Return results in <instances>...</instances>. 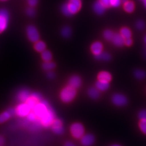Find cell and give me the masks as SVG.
<instances>
[{
    "mask_svg": "<svg viewBox=\"0 0 146 146\" xmlns=\"http://www.w3.org/2000/svg\"><path fill=\"white\" fill-rule=\"evenodd\" d=\"M88 95L91 98L97 99L100 96L99 90L96 88L92 87L88 90Z\"/></svg>",
    "mask_w": 146,
    "mask_h": 146,
    "instance_id": "19",
    "label": "cell"
},
{
    "mask_svg": "<svg viewBox=\"0 0 146 146\" xmlns=\"http://www.w3.org/2000/svg\"><path fill=\"white\" fill-rule=\"evenodd\" d=\"M64 146H76L73 143L71 142H67L65 144H64Z\"/></svg>",
    "mask_w": 146,
    "mask_h": 146,
    "instance_id": "40",
    "label": "cell"
},
{
    "mask_svg": "<svg viewBox=\"0 0 146 146\" xmlns=\"http://www.w3.org/2000/svg\"><path fill=\"white\" fill-rule=\"evenodd\" d=\"M112 102L117 106H123L127 104V99L122 94H116L112 97Z\"/></svg>",
    "mask_w": 146,
    "mask_h": 146,
    "instance_id": "9",
    "label": "cell"
},
{
    "mask_svg": "<svg viewBox=\"0 0 146 146\" xmlns=\"http://www.w3.org/2000/svg\"><path fill=\"white\" fill-rule=\"evenodd\" d=\"M106 7L103 5L99 1L96 2L94 5V10L98 14H102L105 11Z\"/></svg>",
    "mask_w": 146,
    "mask_h": 146,
    "instance_id": "17",
    "label": "cell"
},
{
    "mask_svg": "<svg viewBox=\"0 0 146 146\" xmlns=\"http://www.w3.org/2000/svg\"><path fill=\"white\" fill-rule=\"evenodd\" d=\"M31 108L26 103H22L19 104L16 108V114L20 117H25L29 114L31 111Z\"/></svg>",
    "mask_w": 146,
    "mask_h": 146,
    "instance_id": "7",
    "label": "cell"
},
{
    "mask_svg": "<svg viewBox=\"0 0 146 146\" xmlns=\"http://www.w3.org/2000/svg\"><path fill=\"white\" fill-rule=\"evenodd\" d=\"M136 26H137V28H138L139 29L142 30V29H143L144 28V27H145V23H144V22H143V21H138L137 23Z\"/></svg>",
    "mask_w": 146,
    "mask_h": 146,
    "instance_id": "35",
    "label": "cell"
},
{
    "mask_svg": "<svg viewBox=\"0 0 146 146\" xmlns=\"http://www.w3.org/2000/svg\"><path fill=\"white\" fill-rule=\"evenodd\" d=\"M121 3V0H110V7H118Z\"/></svg>",
    "mask_w": 146,
    "mask_h": 146,
    "instance_id": "31",
    "label": "cell"
},
{
    "mask_svg": "<svg viewBox=\"0 0 146 146\" xmlns=\"http://www.w3.org/2000/svg\"><path fill=\"white\" fill-rule=\"evenodd\" d=\"M27 14H28V15L33 17V16L35 15V10L32 7H31V8H29L27 9Z\"/></svg>",
    "mask_w": 146,
    "mask_h": 146,
    "instance_id": "33",
    "label": "cell"
},
{
    "mask_svg": "<svg viewBox=\"0 0 146 146\" xmlns=\"http://www.w3.org/2000/svg\"><path fill=\"white\" fill-rule=\"evenodd\" d=\"M43 68L46 70H51L55 67V64L54 63L51 61L45 62L42 65Z\"/></svg>",
    "mask_w": 146,
    "mask_h": 146,
    "instance_id": "26",
    "label": "cell"
},
{
    "mask_svg": "<svg viewBox=\"0 0 146 146\" xmlns=\"http://www.w3.org/2000/svg\"><path fill=\"white\" fill-rule=\"evenodd\" d=\"M81 79L76 75H74L71 77L69 80V86L73 87L74 88L77 89L79 88L81 85Z\"/></svg>",
    "mask_w": 146,
    "mask_h": 146,
    "instance_id": "12",
    "label": "cell"
},
{
    "mask_svg": "<svg viewBox=\"0 0 146 146\" xmlns=\"http://www.w3.org/2000/svg\"><path fill=\"white\" fill-rule=\"evenodd\" d=\"M139 117L141 120H146V110H142L140 111Z\"/></svg>",
    "mask_w": 146,
    "mask_h": 146,
    "instance_id": "32",
    "label": "cell"
},
{
    "mask_svg": "<svg viewBox=\"0 0 146 146\" xmlns=\"http://www.w3.org/2000/svg\"><path fill=\"white\" fill-rule=\"evenodd\" d=\"M52 129L54 133L58 135H61L64 132L62 121L59 119H55L52 124Z\"/></svg>",
    "mask_w": 146,
    "mask_h": 146,
    "instance_id": "10",
    "label": "cell"
},
{
    "mask_svg": "<svg viewBox=\"0 0 146 146\" xmlns=\"http://www.w3.org/2000/svg\"><path fill=\"white\" fill-rule=\"evenodd\" d=\"M96 88L99 89L100 91H105L107 90L110 87V84L108 82H102L100 81H98L96 83Z\"/></svg>",
    "mask_w": 146,
    "mask_h": 146,
    "instance_id": "20",
    "label": "cell"
},
{
    "mask_svg": "<svg viewBox=\"0 0 146 146\" xmlns=\"http://www.w3.org/2000/svg\"><path fill=\"white\" fill-rule=\"evenodd\" d=\"M30 95L31 93L29 90L27 89H22L17 94V99L22 102H26Z\"/></svg>",
    "mask_w": 146,
    "mask_h": 146,
    "instance_id": "14",
    "label": "cell"
},
{
    "mask_svg": "<svg viewBox=\"0 0 146 146\" xmlns=\"http://www.w3.org/2000/svg\"><path fill=\"white\" fill-rule=\"evenodd\" d=\"M11 116L10 112L7 110L0 114V123H3L8 120Z\"/></svg>",
    "mask_w": 146,
    "mask_h": 146,
    "instance_id": "23",
    "label": "cell"
},
{
    "mask_svg": "<svg viewBox=\"0 0 146 146\" xmlns=\"http://www.w3.org/2000/svg\"><path fill=\"white\" fill-rule=\"evenodd\" d=\"M127 1H128V0H121V2H122V3H125Z\"/></svg>",
    "mask_w": 146,
    "mask_h": 146,
    "instance_id": "41",
    "label": "cell"
},
{
    "mask_svg": "<svg viewBox=\"0 0 146 146\" xmlns=\"http://www.w3.org/2000/svg\"><path fill=\"white\" fill-rule=\"evenodd\" d=\"M47 76H48V77L49 78H54V77H55V74H54V73L52 72H49L48 74H47Z\"/></svg>",
    "mask_w": 146,
    "mask_h": 146,
    "instance_id": "38",
    "label": "cell"
},
{
    "mask_svg": "<svg viewBox=\"0 0 146 146\" xmlns=\"http://www.w3.org/2000/svg\"><path fill=\"white\" fill-rule=\"evenodd\" d=\"M103 45L100 42H95L93 43L91 46V50L95 56L98 55L102 52Z\"/></svg>",
    "mask_w": 146,
    "mask_h": 146,
    "instance_id": "13",
    "label": "cell"
},
{
    "mask_svg": "<svg viewBox=\"0 0 146 146\" xmlns=\"http://www.w3.org/2000/svg\"><path fill=\"white\" fill-rule=\"evenodd\" d=\"M42 58L45 62L50 61L52 58V55L51 52L46 50H44L42 52Z\"/></svg>",
    "mask_w": 146,
    "mask_h": 146,
    "instance_id": "25",
    "label": "cell"
},
{
    "mask_svg": "<svg viewBox=\"0 0 146 146\" xmlns=\"http://www.w3.org/2000/svg\"><path fill=\"white\" fill-rule=\"evenodd\" d=\"M145 42H146V37H145Z\"/></svg>",
    "mask_w": 146,
    "mask_h": 146,
    "instance_id": "45",
    "label": "cell"
},
{
    "mask_svg": "<svg viewBox=\"0 0 146 146\" xmlns=\"http://www.w3.org/2000/svg\"><path fill=\"white\" fill-rule=\"evenodd\" d=\"M134 74L136 78L138 79H143L146 77V73L141 70H136Z\"/></svg>",
    "mask_w": 146,
    "mask_h": 146,
    "instance_id": "29",
    "label": "cell"
},
{
    "mask_svg": "<svg viewBox=\"0 0 146 146\" xmlns=\"http://www.w3.org/2000/svg\"><path fill=\"white\" fill-rule=\"evenodd\" d=\"M5 141L3 137L2 136H0V146H5Z\"/></svg>",
    "mask_w": 146,
    "mask_h": 146,
    "instance_id": "39",
    "label": "cell"
},
{
    "mask_svg": "<svg viewBox=\"0 0 146 146\" xmlns=\"http://www.w3.org/2000/svg\"><path fill=\"white\" fill-rule=\"evenodd\" d=\"M1 1H7V0H0Z\"/></svg>",
    "mask_w": 146,
    "mask_h": 146,
    "instance_id": "44",
    "label": "cell"
},
{
    "mask_svg": "<svg viewBox=\"0 0 146 146\" xmlns=\"http://www.w3.org/2000/svg\"><path fill=\"white\" fill-rule=\"evenodd\" d=\"M38 0H28V3L31 7L36 5Z\"/></svg>",
    "mask_w": 146,
    "mask_h": 146,
    "instance_id": "36",
    "label": "cell"
},
{
    "mask_svg": "<svg viewBox=\"0 0 146 146\" xmlns=\"http://www.w3.org/2000/svg\"><path fill=\"white\" fill-rule=\"evenodd\" d=\"M133 43V41L131 38L125 39V44L127 46H130Z\"/></svg>",
    "mask_w": 146,
    "mask_h": 146,
    "instance_id": "37",
    "label": "cell"
},
{
    "mask_svg": "<svg viewBox=\"0 0 146 146\" xmlns=\"http://www.w3.org/2000/svg\"><path fill=\"white\" fill-rule=\"evenodd\" d=\"M70 131L73 137L76 139H81L84 135V128L80 123H74L70 127Z\"/></svg>",
    "mask_w": 146,
    "mask_h": 146,
    "instance_id": "3",
    "label": "cell"
},
{
    "mask_svg": "<svg viewBox=\"0 0 146 146\" xmlns=\"http://www.w3.org/2000/svg\"><path fill=\"white\" fill-rule=\"evenodd\" d=\"M95 142V137L92 134H87L81 138V143L84 146H91Z\"/></svg>",
    "mask_w": 146,
    "mask_h": 146,
    "instance_id": "11",
    "label": "cell"
},
{
    "mask_svg": "<svg viewBox=\"0 0 146 146\" xmlns=\"http://www.w3.org/2000/svg\"><path fill=\"white\" fill-rule=\"evenodd\" d=\"M68 11L70 15H73L78 12L81 7V0H69L66 3Z\"/></svg>",
    "mask_w": 146,
    "mask_h": 146,
    "instance_id": "4",
    "label": "cell"
},
{
    "mask_svg": "<svg viewBox=\"0 0 146 146\" xmlns=\"http://www.w3.org/2000/svg\"><path fill=\"white\" fill-rule=\"evenodd\" d=\"M99 1L106 8L110 7V0H99Z\"/></svg>",
    "mask_w": 146,
    "mask_h": 146,
    "instance_id": "34",
    "label": "cell"
},
{
    "mask_svg": "<svg viewBox=\"0 0 146 146\" xmlns=\"http://www.w3.org/2000/svg\"><path fill=\"white\" fill-rule=\"evenodd\" d=\"M41 100H42L41 96L39 94L34 93L31 94L29 98L27 100L26 103L32 110L34 108V107Z\"/></svg>",
    "mask_w": 146,
    "mask_h": 146,
    "instance_id": "8",
    "label": "cell"
},
{
    "mask_svg": "<svg viewBox=\"0 0 146 146\" xmlns=\"http://www.w3.org/2000/svg\"><path fill=\"white\" fill-rule=\"evenodd\" d=\"M76 95V89L68 86L63 89L60 93V98L63 102L68 103L72 101Z\"/></svg>",
    "mask_w": 146,
    "mask_h": 146,
    "instance_id": "2",
    "label": "cell"
},
{
    "mask_svg": "<svg viewBox=\"0 0 146 146\" xmlns=\"http://www.w3.org/2000/svg\"><path fill=\"white\" fill-rule=\"evenodd\" d=\"M32 110L36 115L41 125L44 127H50L55 119L54 111L44 101L41 100Z\"/></svg>",
    "mask_w": 146,
    "mask_h": 146,
    "instance_id": "1",
    "label": "cell"
},
{
    "mask_svg": "<svg viewBox=\"0 0 146 146\" xmlns=\"http://www.w3.org/2000/svg\"><path fill=\"white\" fill-rule=\"evenodd\" d=\"M9 15L5 9L0 10V33L5 31L8 26Z\"/></svg>",
    "mask_w": 146,
    "mask_h": 146,
    "instance_id": "5",
    "label": "cell"
},
{
    "mask_svg": "<svg viewBox=\"0 0 146 146\" xmlns=\"http://www.w3.org/2000/svg\"><path fill=\"white\" fill-rule=\"evenodd\" d=\"M27 34L29 40L33 42H36L39 40L40 36L36 28L33 26H29L27 28Z\"/></svg>",
    "mask_w": 146,
    "mask_h": 146,
    "instance_id": "6",
    "label": "cell"
},
{
    "mask_svg": "<svg viewBox=\"0 0 146 146\" xmlns=\"http://www.w3.org/2000/svg\"><path fill=\"white\" fill-rule=\"evenodd\" d=\"M46 44L45 43L42 41H38L37 42H36L35 46H34V48L35 49V50L38 52H42L44 50H45L46 49Z\"/></svg>",
    "mask_w": 146,
    "mask_h": 146,
    "instance_id": "22",
    "label": "cell"
},
{
    "mask_svg": "<svg viewBox=\"0 0 146 146\" xmlns=\"http://www.w3.org/2000/svg\"><path fill=\"white\" fill-rule=\"evenodd\" d=\"M98 78L99 81L109 83L111 80V75L110 73L107 72H101L99 74Z\"/></svg>",
    "mask_w": 146,
    "mask_h": 146,
    "instance_id": "16",
    "label": "cell"
},
{
    "mask_svg": "<svg viewBox=\"0 0 146 146\" xmlns=\"http://www.w3.org/2000/svg\"><path fill=\"white\" fill-rule=\"evenodd\" d=\"M120 34L125 38V40L131 38V30L127 27H123L121 29Z\"/></svg>",
    "mask_w": 146,
    "mask_h": 146,
    "instance_id": "21",
    "label": "cell"
},
{
    "mask_svg": "<svg viewBox=\"0 0 146 146\" xmlns=\"http://www.w3.org/2000/svg\"><path fill=\"white\" fill-rule=\"evenodd\" d=\"M98 60L101 61H109L110 59V55L107 52H101L98 55L95 56Z\"/></svg>",
    "mask_w": 146,
    "mask_h": 146,
    "instance_id": "24",
    "label": "cell"
},
{
    "mask_svg": "<svg viewBox=\"0 0 146 146\" xmlns=\"http://www.w3.org/2000/svg\"><path fill=\"white\" fill-rule=\"evenodd\" d=\"M123 8L126 12L129 13H132L135 9L134 3L133 1L128 0L126 2L123 3Z\"/></svg>",
    "mask_w": 146,
    "mask_h": 146,
    "instance_id": "18",
    "label": "cell"
},
{
    "mask_svg": "<svg viewBox=\"0 0 146 146\" xmlns=\"http://www.w3.org/2000/svg\"><path fill=\"white\" fill-rule=\"evenodd\" d=\"M111 146H121L120 145H117V144H115V145H113Z\"/></svg>",
    "mask_w": 146,
    "mask_h": 146,
    "instance_id": "42",
    "label": "cell"
},
{
    "mask_svg": "<svg viewBox=\"0 0 146 146\" xmlns=\"http://www.w3.org/2000/svg\"><path fill=\"white\" fill-rule=\"evenodd\" d=\"M139 126L142 133L146 135V120H141L139 123Z\"/></svg>",
    "mask_w": 146,
    "mask_h": 146,
    "instance_id": "30",
    "label": "cell"
},
{
    "mask_svg": "<svg viewBox=\"0 0 146 146\" xmlns=\"http://www.w3.org/2000/svg\"><path fill=\"white\" fill-rule=\"evenodd\" d=\"M114 35V34L110 30H106L104 33V38L107 41H111Z\"/></svg>",
    "mask_w": 146,
    "mask_h": 146,
    "instance_id": "27",
    "label": "cell"
},
{
    "mask_svg": "<svg viewBox=\"0 0 146 146\" xmlns=\"http://www.w3.org/2000/svg\"><path fill=\"white\" fill-rule=\"evenodd\" d=\"M125 38L119 34H114L112 39V42L117 47H122L125 44Z\"/></svg>",
    "mask_w": 146,
    "mask_h": 146,
    "instance_id": "15",
    "label": "cell"
},
{
    "mask_svg": "<svg viewBox=\"0 0 146 146\" xmlns=\"http://www.w3.org/2000/svg\"><path fill=\"white\" fill-rule=\"evenodd\" d=\"M143 3H144V5L146 6V0H143Z\"/></svg>",
    "mask_w": 146,
    "mask_h": 146,
    "instance_id": "43",
    "label": "cell"
},
{
    "mask_svg": "<svg viewBox=\"0 0 146 146\" xmlns=\"http://www.w3.org/2000/svg\"><path fill=\"white\" fill-rule=\"evenodd\" d=\"M61 34H62L63 36L66 37V38H68L69 37H70V36L71 35V34H72L71 29L69 27H64L62 29L61 31Z\"/></svg>",
    "mask_w": 146,
    "mask_h": 146,
    "instance_id": "28",
    "label": "cell"
}]
</instances>
